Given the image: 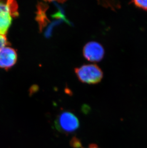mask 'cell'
<instances>
[{"instance_id": "6da1fadb", "label": "cell", "mask_w": 147, "mask_h": 148, "mask_svg": "<svg viewBox=\"0 0 147 148\" xmlns=\"http://www.w3.org/2000/svg\"><path fill=\"white\" fill-rule=\"evenodd\" d=\"M18 5L15 1H0V34L5 35L13 17L18 15Z\"/></svg>"}, {"instance_id": "7a4b0ae2", "label": "cell", "mask_w": 147, "mask_h": 148, "mask_svg": "<svg viewBox=\"0 0 147 148\" xmlns=\"http://www.w3.org/2000/svg\"><path fill=\"white\" fill-rule=\"evenodd\" d=\"M75 71L78 80L85 84H98L103 78V71L96 64L83 65L75 68Z\"/></svg>"}, {"instance_id": "5b68a950", "label": "cell", "mask_w": 147, "mask_h": 148, "mask_svg": "<svg viewBox=\"0 0 147 148\" xmlns=\"http://www.w3.org/2000/svg\"><path fill=\"white\" fill-rule=\"evenodd\" d=\"M17 59L16 52L13 48L5 47L0 50V68L8 69L13 67Z\"/></svg>"}, {"instance_id": "ba28073f", "label": "cell", "mask_w": 147, "mask_h": 148, "mask_svg": "<svg viewBox=\"0 0 147 148\" xmlns=\"http://www.w3.org/2000/svg\"><path fill=\"white\" fill-rule=\"evenodd\" d=\"M7 45V38L5 35L0 34V50Z\"/></svg>"}, {"instance_id": "9c48e42d", "label": "cell", "mask_w": 147, "mask_h": 148, "mask_svg": "<svg viewBox=\"0 0 147 148\" xmlns=\"http://www.w3.org/2000/svg\"><path fill=\"white\" fill-rule=\"evenodd\" d=\"M87 148H99L97 146V145L94 144H90V145Z\"/></svg>"}, {"instance_id": "3957f363", "label": "cell", "mask_w": 147, "mask_h": 148, "mask_svg": "<svg viewBox=\"0 0 147 148\" xmlns=\"http://www.w3.org/2000/svg\"><path fill=\"white\" fill-rule=\"evenodd\" d=\"M59 130L65 133L75 132L78 128L79 122L78 118L71 112L65 111L61 113L56 121Z\"/></svg>"}, {"instance_id": "8992f818", "label": "cell", "mask_w": 147, "mask_h": 148, "mask_svg": "<svg viewBox=\"0 0 147 148\" xmlns=\"http://www.w3.org/2000/svg\"><path fill=\"white\" fill-rule=\"evenodd\" d=\"M47 9V5L44 3H39L38 5L36 21H37L39 25L40 31L47 24L49 20L46 16V11Z\"/></svg>"}, {"instance_id": "277c9868", "label": "cell", "mask_w": 147, "mask_h": 148, "mask_svg": "<svg viewBox=\"0 0 147 148\" xmlns=\"http://www.w3.org/2000/svg\"><path fill=\"white\" fill-rule=\"evenodd\" d=\"M83 53L84 57L88 61L99 62L104 58L105 50L100 44L97 42L91 41L85 45Z\"/></svg>"}, {"instance_id": "52a82bcc", "label": "cell", "mask_w": 147, "mask_h": 148, "mask_svg": "<svg viewBox=\"0 0 147 148\" xmlns=\"http://www.w3.org/2000/svg\"><path fill=\"white\" fill-rule=\"evenodd\" d=\"M131 3H133L137 7L147 11V1L135 0L131 1Z\"/></svg>"}]
</instances>
